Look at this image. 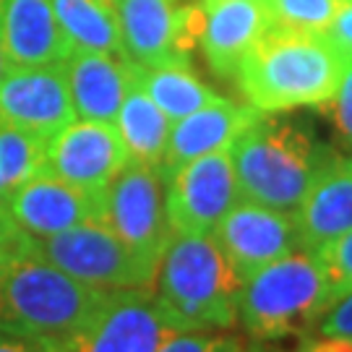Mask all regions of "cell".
Masks as SVG:
<instances>
[{"label":"cell","mask_w":352,"mask_h":352,"mask_svg":"<svg viewBox=\"0 0 352 352\" xmlns=\"http://www.w3.org/2000/svg\"><path fill=\"white\" fill-rule=\"evenodd\" d=\"M347 68L327 34L269 29L240 60L235 84L245 104L269 115L298 107H327Z\"/></svg>","instance_id":"cell-1"},{"label":"cell","mask_w":352,"mask_h":352,"mask_svg":"<svg viewBox=\"0 0 352 352\" xmlns=\"http://www.w3.org/2000/svg\"><path fill=\"white\" fill-rule=\"evenodd\" d=\"M240 279L212 235L173 232L151 295L175 331H230L238 327Z\"/></svg>","instance_id":"cell-2"},{"label":"cell","mask_w":352,"mask_h":352,"mask_svg":"<svg viewBox=\"0 0 352 352\" xmlns=\"http://www.w3.org/2000/svg\"><path fill=\"white\" fill-rule=\"evenodd\" d=\"M230 157L243 199L292 214L334 151L308 126L261 113L230 146Z\"/></svg>","instance_id":"cell-3"},{"label":"cell","mask_w":352,"mask_h":352,"mask_svg":"<svg viewBox=\"0 0 352 352\" xmlns=\"http://www.w3.org/2000/svg\"><path fill=\"white\" fill-rule=\"evenodd\" d=\"M334 300L327 266L314 251H295L240 282L238 324L258 344L316 331Z\"/></svg>","instance_id":"cell-4"},{"label":"cell","mask_w":352,"mask_h":352,"mask_svg":"<svg viewBox=\"0 0 352 352\" xmlns=\"http://www.w3.org/2000/svg\"><path fill=\"white\" fill-rule=\"evenodd\" d=\"M110 292L89 287L34 251L0 266V321L71 347Z\"/></svg>","instance_id":"cell-5"},{"label":"cell","mask_w":352,"mask_h":352,"mask_svg":"<svg viewBox=\"0 0 352 352\" xmlns=\"http://www.w3.org/2000/svg\"><path fill=\"white\" fill-rule=\"evenodd\" d=\"M34 251L89 287L151 289L157 266L128 248L104 222H84L52 238L34 240Z\"/></svg>","instance_id":"cell-6"},{"label":"cell","mask_w":352,"mask_h":352,"mask_svg":"<svg viewBox=\"0 0 352 352\" xmlns=\"http://www.w3.org/2000/svg\"><path fill=\"white\" fill-rule=\"evenodd\" d=\"M164 188L167 180L160 167L128 160L102 193V222L154 266L173 235Z\"/></svg>","instance_id":"cell-7"},{"label":"cell","mask_w":352,"mask_h":352,"mask_svg":"<svg viewBox=\"0 0 352 352\" xmlns=\"http://www.w3.org/2000/svg\"><path fill=\"white\" fill-rule=\"evenodd\" d=\"M123 55L136 65L190 63L199 47L201 0H115Z\"/></svg>","instance_id":"cell-8"},{"label":"cell","mask_w":352,"mask_h":352,"mask_svg":"<svg viewBox=\"0 0 352 352\" xmlns=\"http://www.w3.org/2000/svg\"><path fill=\"white\" fill-rule=\"evenodd\" d=\"M230 149L204 154L167 177L164 204L173 232L212 235L217 222L240 201Z\"/></svg>","instance_id":"cell-9"},{"label":"cell","mask_w":352,"mask_h":352,"mask_svg":"<svg viewBox=\"0 0 352 352\" xmlns=\"http://www.w3.org/2000/svg\"><path fill=\"white\" fill-rule=\"evenodd\" d=\"M212 238L240 282L302 248L295 214L279 212L251 199H240L217 222Z\"/></svg>","instance_id":"cell-10"},{"label":"cell","mask_w":352,"mask_h":352,"mask_svg":"<svg viewBox=\"0 0 352 352\" xmlns=\"http://www.w3.org/2000/svg\"><path fill=\"white\" fill-rule=\"evenodd\" d=\"M173 331L151 289H118L104 298L68 352H160Z\"/></svg>","instance_id":"cell-11"},{"label":"cell","mask_w":352,"mask_h":352,"mask_svg":"<svg viewBox=\"0 0 352 352\" xmlns=\"http://www.w3.org/2000/svg\"><path fill=\"white\" fill-rule=\"evenodd\" d=\"M126 162L128 151L113 123L76 118L47 139V173L89 193H104Z\"/></svg>","instance_id":"cell-12"},{"label":"cell","mask_w":352,"mask_h":352,"mask_svg":"<svg viewBox=\"0 0 352 352\" xmlns=\"http://www.w3.org/2000/svg\"><path fill=\"white\" fill-rule=\"evenodd\" d=\"M71 120L76 113L60 63L11 65L6 71L0 81V123L50 139Z\"/></svg>","instance_id":"cell-13"},{"label":"cell","mask_w":352,"mask_h":352,"mask_svg":"<svg viewBox=\"0 0 352 352\" xmlns=\"http://www.w3.org/2000/svg\"><path fill=\"white\" fill-rule=\"evenodd\" d=\"M8 214L34 240L52 238L84 222H102V193L76 188L45 170L13 190Z\"/></svg>","instance_id":"cell-14"},{"label":"cell","mask_w":352,"mask_h":352,"mask_svg":"<svg viewBox=\"0 0 352 352\" xmlns=\"http://www.w3.org/2000/svg\"><path fill=\"white\" fill-rule=\"evenodd\" d=\"M264 0H212L204 3L199 50L219 78H232L240 60L269 32Z\"/></svg>","instance_id":"cell-15"},{"label":"cell","mask_w":352,"mask_h":352,"mask_svg":"<svg viewBox=\"0 0 352 352\" xmlns=\"http://www.w3.org/2000/svg\"><path fill=\"white\" fill-rule=\"evenodd\" d=\"M292 214L302 251L316 253L352 232V157L334 154L318 170Z\"/></svg>","instance_id":"cell-16"},{"label":"cell","mask_w":352,"mask_h":352,"mask_svg":"<svg viewBox=\"0 0 352 352\" xmlns=\"http://www.w3.org/2000/svg\"><path fill=\"white\" fill-rule=\"evenodd\" d=\"M60 68L74 102L76 118L115 123L118 110L133 81L131 60L110 52L71 50Z\"/></svg>","instance_id":"cell-17"},{"label":"cell","mask_w":352,"mask_h":352,"mask_svg":"<svg viewBox=\"0 0 352 352\" xmlns=\"http://www.w3.org/2000/svg\"><path fill=\"white\" fill-rule=\"evenodd\" d=\"M0 39L8 65H58L74 50L52 0H0Z\"/></svg>","instance_id":"cell-18"},{"label":"cell","mask_w":352,"mask_h":352,"mask_svg":"<svg viewBox=\"0 0 352 352\" xmlns=\"http://www.w3.org/2000/svg\"><path fill=\"white\" fill-rule=\"evenodd\" d=\"M258 115L261 113L253 110L251 104H238V102L219 97L201 110L175 120L170 128V139H167L162 160L164 180L173 175L177 167L193 162L204 154L230 149Z\"/></svg>","instance_id":"cell-19"},{"label":"cell","mask_w":352,"mask_h":352,"mask_svg":"<svg viewBox=\"0 0 352 352\" xmlns=\"http://www.w3.org/2000/svg\"><path fill=\"white\" fill-rule=\"evenodd\" d=\"M131 68H133V81L173 123L219 100V94L199 78L190 63L149 65V68L131 63Z\"/></svg>","instance_id":"cell-20"},{"label":"cell","mask_w":352,"mask_h":352,"mask_svg":"<svg viewBox=\"0 0 352 352\" xmlns=\"http://www.w3.org/2000/svg\"><path fill=\"white\" fill-rule=\"evenodd\" d=\"M113 126L123 141V146H126L128 160L154 164L162 170L173 120L146 97V91L136 81H131V89H128L126 100L118 110Z\"/></svg>","instance_id":"cell-21"},{"label":"cell","mask_w":352,"mask_h":352,"mask_svg":"<svg viewBox=\"0 0 352 352\" xmlns=\"http://www.w3.org/2000/svg\"><path fill=\"white\" fill-rule=\"evenodd\" d=\"M52 8L74 50L126 58L115 0H52Z\"/></svg>","instance_id":"cell-22"},{"label":"cell","mask_w":352,"mask_h":352,"mask_svg":"<svg viewBox=\"0 0 352 352\" xmlns=\"http://www.w3.org/2000/svg\"><path fill=\"white\" fill-rule=\"evenodd\" d=\"M47 170V139L32 131L0 123V180L16 190L26 180Z\"/></svg>","instance_id":"cell-23"},{"label":"cell","mask_w":352,"mask_h":352,"mask_svg":"<svg viewBox=\"0 0 352 352\" xmlns=\"http://www.w3.org/2000/svg\"><path fill=\"white\" fill-rule=\"evenodd\" d=\"M264 6L272 24L269 29L324 34L342 8V0H264Z\"/></svg>","instance_id":"cell-24"},{"label":"cell","mask_w":352,"mask_h":352,"mask_svg":"<svg viewBox=\"0 0 352 352\" xmlns=\"http://www.w3.org/2000/svg\"><path fill=\"white\" fill-rule=\"evenodd\" d=\"M160 352H245V344L230 331H173Z\"/></svg>","instance_id":"cell-25"},{"label":"cell","mask_w":352,"mask_h":352,"mask_svg":"<svg viewBox=\"0 0 352 352\" xmlns=\"http://www.w3.org/2000/svg\"><path fill=\"white\" fill-rule=\"evenodd\" d=\"M316 253L327 266V274L331 279V287H334V300H337L342 292H347L352 287V232L342 235Z\"/></svg>","instance_id":"cell-26"},{"label":"cell","mask_w":352,"mask_h":352,"mask_svg":"<svg viewBox=\"0 0 352 352\" xmlns=\"http://www.w3.org/2000/svg\"><path fill=\"white\" fill-rule=\"evenodd\" d=\"M0 352H68L65 344L0 321Z\"/></svg>","instance_id":"cell-27"},{"label":"cell","mask_w":352,"mask_h":352,"mask_svg":"<svg viewBox=\"0 0 352 352\" xmlns=\"http://www.w3.org/2000/svg\"><path fill=\"white\" fill-rule=\"evenodd\" d=\"M316 337H352V287L329 305L316 327Z\"/></svg>","instance_id":"cell-28"},{"label":"cell","mask_w":352,"mask_h":352,"mask_svg":"<svg viewBox=\"0 0 352 352\" xmlns=\"http://www.w3.org/2000/svg\"><path fill=\"white\" fill-rule=\"evenodd\" d=\"M327 110L331 113V120H334V126H337L342 139L352 144V60H347L340 89H337V94L327 104Z\"/></svg>","instance_id":"cell-29"},{"label":"cell","mask_w":352,"mask_h":352,"mask_svg":"<svg viewBox=\"0 0 352 352\" xmlns=\"http://www.w3.org/2000/svg\"><path fill=\"white\" fill-rule=\"evenodd\" d=\"M34 243L32 235H26L21 227L11 219L8 212H0V266L11 261L13 256L24 253Z\"/></svg>","instance_id":"cell-30"},{"label":"cell","mask_w":352,"mask_h":352,"mask_svg":"<svg viewBox=\"0 0 352 352\" xmlns=\"http://www.w3.org/2000/svg\"><path fill=\"white\" fill-rule=\"evenodd\" d=\"M324 34L347 60H352V3H342V8Z\"/></svg>","instance_id":"cell-31"},{"label":"cell","mask_w":352,"mask_h":352,"mask_svg":"<svg viewBox=\"0 0 352 352\" xmlns=\"http://www.w3.org/2000/svg\"><path fill=\"white\" fill-rule=\"evenodd\" d=\"M302 352H352V337H318Z\"/></svg>","instance_id":"cell-32"},{"label":"cell","mask_w":352,"mask_h":352,"mask_svg":"<svg viewBox=\"0 0 352 352\" xmlns=\"http://www.w3.org/2000/svg\"><path fill=\"white\" fill-rule=\"evenodd\" d=\"M8 199H11V190L3 186L0 180V212H8Z\"/></svg>","instance_id":"cell-33"},{"label":"cell","mask_w":352,"mask_h":352,"mask_svg":"<svg viewBox=\"0 0 352 352\" xmlns=\"http://www.w3.org/2000/svg\"><path fill=\"white\" fill-rule=\"evenodd\" d=\"M11 65H8V58H6V50H3V39H0V81H3V76L8 71Z\"/></svg>","instance_id":"cell-34"},{"label":"cell","mask_w":352,"mask_h":352,"mask_svg":"<svg viewBox=\"0 0 352 352\" xmlns=\"http://www.w3.org/2000/svg\"><path fill=\"white\" fill-rule=\"evenodd\" d=\"M201 3H212V0H201Z\"/></svg>","instance_id":"cell-35"},{"label":"cell","mask_w":352,"mask_h":352,"mask_svg":"<svg viewBox=\"0 0 352 352\" xmlns=\"http://www.w3.org/2000/svg\"><path fill=\"white\" fill-rule=\"evenodd\" d=\"M342 3H352V0H342Z\"/></svg>","instance_id":"cell-36"}]
</instances>
